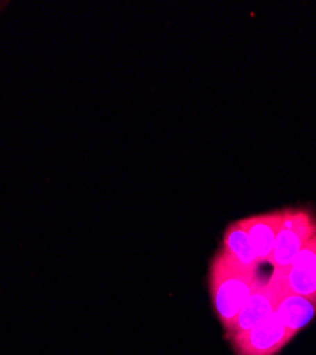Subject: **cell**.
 <instances>
[{"label": "cell", "instance_id": "8992f818", "mask_svg": "<svg viewBox=\"0 0 316 355\" xmlns=\"http://www.w3.org/2000/svg\"><path fill=\"white\" fill-rule=\"evenodd\" d=\"M282 216L283 209H276L244 219L249 241L260 263L271 261L276 234L282 225Z\"/></svg>", "mask_w": 316, "mask_h": 355}, {"label": "cell", "instance_id": "6da1fadb", "mask_svg": "<svg viewBox=\"0 0 316 355\" xmlns=\"http://www.w3.org/2000/svg\"><path fill=\"white\" fill-rule=\"evenodd\" d=\"M263 279L256 268L235 261L221 248L214 253L208 269V290L214 313L228 334L249 295Z\"/></svg>", "mask_w": 316, "mask_h": 355}, {"label": "cell", "instance_id": "7a4b0ae2", "mask_svg": "<svg viewBox=\"0 0 316 355\" xmlns=\"http://www.w3.org/2000/svg\"><path fill=\"white\" fill-rule=\"evenodd\" d=\"M316 236V216L309 208L283 209L282 225L276 234L271 263L275 269H286L299 250Z\"/></svg>", "mask_w": 316, "mask_h": 355}, {"label": "cell", "instance_id": "277c9868", "mask_svg": "<svg viewBox=\"0 0 316 355\" xmlns=\"http://www.w3.org/2000/svg\"><path fill=\"white\" fill-rule=\"evenodd\" d=\"M286 269H275L268 280H263L260 283V286L249 295V299L245 302L241 311L238 313L231 331L225 334V337L240 334L252 329L253 325H256L267 315L275 311L279 299L286 293Z\"/></svg>", "mask_w": 316, "mask_h": 355}, {"label": "cell", "instance_id": "52a82bcc", "mask_svg": "<svg viewBox=\"0 0 316 355\" xmlns=\"http://www.w3.org/2000/svg\"><path fill=\"white\" fill-rule=\"evenodd\" d=\"M275 313L286 329L298 334L316 317V303L303 295L285 293L275 307Z\"/></svg>", "mask_w": 316, "mask_h": 355}, {"label": "cell", "instance_id": "3957f363", "mask_svg": "<svg viewBox=\"0 0 316 355\" xmlns=\"http://www.w3.org/2000/svg\"><path fill=\"white\" fill-rule=\"evenodd\" d=\"M295 336L274 311L252 329L229 336L226 340L237 355H276Z\"/></svg>", "mask_w": 316, "mask_h": 355}, {"label": "cell", "instance_id": "9c48e42d", "mask_svg": "<svg viewBox=\"0 0 316 355\" xmlns=\"http://www.w3.org/2000/svg\"><path fill=\"white\" fill-rule=\"evenodd\" d=\"M5 6V3H0V10H2V8Z\"/></svg>", "mask_w": 316, "mask_h": 355}, {"label": "cell", "instance_id": "ba28073f", "mask_svg": "<svg viewBox=\"0 0 316 355\" xmlns=\"http://www.w3.org/2000/svg\"><path fill=\"white\" fill-rule=\"evenodd\" d=\"M221 249L226 252L235 261L247 266V268H256V266H260L253 246L249 241L244 219L235 220L226 226L222 236Z\"/></svg>", "mask_w": 316, "mask_h": 355}, {"label": "cell", "instance_id": "5b68a950", "mask_svg": "<svg viewBox=\"0 0 316 355\" xmlns=\"http://www.w3.org/2000/svg\"><path fill=\"white\" fill-rule=\"evenodd\" d=\"M285 290L316 303V236L299 250L286 269Z\"/></svg>", "mask_w": 316, "mask_h": 355}]
</instances>
